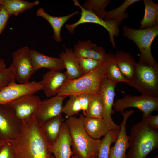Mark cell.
<instances>
[{
    "mask_svg": "<svg viewBox=\"0 0 158 158\" xmlns=\"http://www.w3.org/2000/svg\"><path fill=\"white\" fill-rule=\"evenodd\" d=\"M7 142L13 148L15 158H55L35 116L21 122L19 133Z\"/></svg>",
    "mask_w": 158,
    "mask_h": 158,
    "instance_id": "6da1fadb",
    "label": "cell"
},
{
    "mask_svg": "<svg viewBox=\"0 0 158 158\" xmlns=\"http://www.w3.org/2000/svg\"><path fill=\"white\" fill-rule=\"evenodd\" d=\"M84 116L83 114L78 117L74 116L66 121L72 139L73 155L78 158L97 157L101 140L93 138L87 133L83 122Z\"/></svg>",
    "mask_w": 158,
    "mask_h": 158,
    "instance_id": "7a4b0ae2",
    "label": "cell"
},
{
    "mask_svg": "<svg viewBox=\"0 0 158 158\" xmlns=\"http://www.w3.org/2000/svg\"><path fill=\"white\" fill-rule=\"evenodd\" d=\"M129 150L127 158H146L158 148V131L150 128L145 118L134 125L130 130Z\"/></svg>",
    "mask_w": 158,
    "mask_h": 158,
    "instance_id": "3957f363",
    "label": "cell"
},
{
    "mask_svg": "<svg viewBox=\"0 0 158 158\" xmlns=\"http://www.w3.org/2000/svg\"><path fill=\"white\" fill-rule=\"evenodd\" d=\"M105 63L103 61L97 69L76 79L69 80L57 95L66 96L82 93L90 95L100 93V86L102 80L106 77Z\"/></svg>",
    "mask_w": 158,
    "mask_h": 158,
    "instance_id": "277c9868",
    "label": "cell"
},
{
    "mask_svg": "<svg viewBox=\"0 0 158 158\" xmlns=\"http://www.w3.org/2000/svg\"><path fill=\"white\" fill-rule=\"evenodd\" d=\"M124 36L133 40L140 52L139 62L154 67H158L151 52L152 44L158 35V25L152 27L136 29L126 26L123 27Z\"/></svg>",
    "mask_w": 158,
    "mask_h": 158,
    "instance_id": "5b68a950",
    "label": "cell"
},
{
    "mask_svg": "<svg viewBox=\"0 0 158 158\" xmlns=\"http://www.w3.org/2000/svg\"><path fill=\"white\" fill-rule=\"evenodd\" d=\"M127 84L142 94L158 98V67L136 62L134 75Z\"/></svg>",
    "mask_w": 158,
    "mask_h": 158,
    "instance_id": "8992f818",
    "label": "cell"
},
{
    "mask_svg": "<svg viewBox=\"0 0 158 158\" xmlns=\"http://www.w3.org/2000/svg\"><path fill=\"white\" fill-rule=\"evenodd\" d=\"M114 110L123 113L125 109L130 107L137 108L143 113L142 117L147 116L158 109V98L142 95L139 96L126 95L116 99L113 105Z\"/></svg>",
    "mask_w": 158,
    "mask_h": 158,
    "instance_id": "52a82bcc",
    "label": "cell"
},
{
    "mask_svg": "<svg viewBox=\"0 0 158 158\" xmlns=\"http://www.w3.org/2000/svg\"><path fill=\"white\" fill-rule=\"evenodd\" d=\"M74 4L78 6L81 9V15L80 19L75 23L72 24H66V27L69 33L73 34L75 29L78 25L85 23H92L97 24L104 27L107 31L109 35L110 41L114 48L116 44L114 36L117 37L119 34V26L109 21L104 20L99 18L92 11L84 8L77 0H73Z\"/></svg>",
    "mask_w": 158,
    "mask_h": 158,
    "instance_id": "ba28073f",
    "label": "cell"
},
{
    "mask_svg": "<svg viewBox=\"0 0 158 158\" xmlns=\"http://www.w3.org/2000/svg\"><path fill=\"white\" fill-rule=\"evenodd\" d=\"M30 49L27 46L21 47L12 54L11 64L15 70V80L19 83L29 82L31 76L35 72L31 59Z\"/></svg>",
    "mask_w": 158,
    "mask_h": 158,
    "instance_id": "9c48e42d",
    "label": "cell"
},
{
    "mask_svg": "<svg viewBox=\"0 0 158 158\" xmlns=\"http://www.w3.org/2000/svg\"><path fill=\"white\" fill-rule=\"evenodd\" d=\"M21 122L8 104H0V140L8 142L18 134Z\"/></svg>",
    "mask_w": 158,
    "mask_h": 158,
    "instance_id": "30bf717a",
    "label": "cell"
},
{
    "mask_svg": "<svg viewBox=\"0 0 158 158\" xmlns=\"http://www.w3.org/2000/svg\"><path fill=\"white\" fill-rule=\"evenodd\" d=\"M41 90L40 81H29L24 84L13 82L0 91V104H8L22 96L34 94Z\"/></svg>",
    "mask_w": 158,
    "mask_h": 158,
    "instance_id": "8fae6325",
    "label": "cell"
},
{
    "mask_svg": "<svg viewBox=\"0 0 158 158\" xmlns=\"http://www.w3.org/2000/svg\"><path fill=\"white\" fill-rule=\"evenodd\" d=\"M41 101L34 94L22 96L8 103L15 116L21 122L35 116L38 106Z\"/></svg>",
    "mask_w": 158,
    "mask_h": 158,
    "instance_id": "7c38bea8",
    "label": "cell"
},
{
    "mask_svg": "<svg viewBox=\"0 0 158 158\" xmlns=\"http://www.w3.org/2000/svg\"><path fill=\"white\" fill-rule=\"evenodd\" d=\"M67 96L56 95L41 100L37 107L35 118L40 125L49 120L61 114L63 102Z\"/></svg>",
    "mask_w": 158,
    "mask_h": 158,
    "instance_id": "4fadbf2b",
    "label": "cell"
},
{
    "mask_svg": "<svg viewBox=\"0 0 158 158\" xmlns=\"http://www.w3.org/2000/svg\"><path fill=\"white\" fill-rule=\"evenodd\" d=\"M116 84L105 77L102 81L100 86V92L102 97L104 107L102 118L113 127V129L120 128V126L115 123L111 117V115L114 112L112 107L116 95Z\"/></svg>",
    "mask_w": 158,
    "mask_h": 158,
    "instance_id": "5bb4252c",
    "label": "cell"
},
{
    "mask_svg": "<svg viewBox=\"0 0 158 158\" xmlns=\"http://www.w3.org/2000/svg\"><path fill=\"white\" fill-rule=\"evenodd\" d=\"M134 112L131 110L122 113L123 119L120 124L119 133L114 145L110 148L109 158H127L126 152L130 147V137L126 134V126L127 119Z\"/></svg>",
    "mask_w": 158,
    "mask_h": 158,
    "instance_id": "9a60e30c",
    "label": "cell"
},
{
    "mask_svg": "<svg viewBox=\"0 0 158 158\" xmlns=\"http://www.w3.org/2000/svg\"><path fill=\"white\" fill-rule=\"evenodd\" d=\"M72 145V139L67 124L64 122L58 137L50 146V150L55 158H71L73 155Z\"/></svg>",
    "mask_w": 158,
    "mask_h": 158,
    "instance_id": "2e32d148",
    "label": "cell"
},
{
    "mask_svg": "<svg viewBox=\"0 0 158 158\" xmlns=\"http://www.w3.org/2000/svg\"><path fill=\"white\" fill-rule=\"evenodd\" d=\"M68 80L65 73L50 71L44 74L40 81L42 90L48 97L55 96Z\"/></svg>",
    "mask_w": 158,
    "mask_h": 158,
    "instance_id": "e0dca14e",
    "label": "cell"
},
{
    "mask_svg": "<svg viewBox=\"0 0 158 158\" xmlns=\"http://www.w3.org/2000/svg\"><path fill=\"white\" fill-rule=\"evenodd\" d=\"M73 51L77 58H84L104 61L107 55L105 50L90 40L78 41L74 45Z\"/></svg>",
    "mask_w": 158,
    "mask_h": 158,
    "instance_id": "ac0fdd59",
    "label": "cell"
},
{
    "mask_svg": "<svg viewBox=\"0 0 158 158\" xmlns=\"http://www.w3.org/2000/svg\"><path fill=\"white\" fill-rule=\"evenodd\" d=\"M30 54L35 71L43 68L50 71H60L65 68L63 62L59 57L49 56L34 49L30 50Z\"/></svg>",
    "mask_w": 158,
    "mask_h": 158,
    "instance_id": "d6986e66",
    "label": "cell"
},
{
    "mask_svg": "<svg viewBox=\"0 0 158 158\" xmlns=\"http://www.w3.org/2000/svg\"><path fill=\"white\" fill-rule=\"evenodd\" d=\"M84 127L89 135L93 138L100 139L112 129L113 127L102 118L85 116L83 118Z\"/></svg>",
    "mask_w": 158,
    "mask_h": 158,
    "instance_id": "ffe728a7",
    "label": "cell"
},
{
    "mask_svg": "<svg viewBox=\"0 0 158 158\" xmlns=\"http://www.w3.org/2000/svg\"><path fill=\"white\" fill-rule=\"evenodd\" d=\"M59 57L63 62L65 68L66 69L64 73L69 80L76 79L83 75L77 58L72 49L66 48L65 51L61 52Z\"/></svg>",
    "mask_w": 158,
    "mask_h": 158,
    "instance_id": "44dd1931",
    "label": "cell"
},
{
    "mask_svg": "<svg viewBox=\"0 0 158 158\" xmlns=\"http://www.w3.org/2000/svg\"><path fill=\"white\" fill-rule=\"evenodd\" d=\"M78 13H80L78 11H77L65 16H54L47 13L42 8L38 9L36 12L37 16L44 18L50 23L54 32L53 37L58 42L62 41L61 32V28L64 24L73 16Z\"/></svg>",
    "mask_w": 158,
    "mask_h": 158,
    "instance_id": "7402d4cb",
    "label": "cell"
},
{
    "mask_svg": "<svg viewBox=\"0 0 158 158\" xmlns=\"http://www.w3.org/2000/svg\"><path fill=\"white\" fill-rule=\"evenodd\" d=\"M114 59L121 74L129 81L133 78L135 71L136 63L129 53L117 51Z\"/></svg>",
    "mask_w": 158,
    "mask_h": 158,
    "instance_id": "603a6c76",
    "label": "cell"
},
{
    "mask_svg": "<svg viewBox=\"0 0 158 158\" xmlns=\"http://www.w3.org/2000/svg\"><path fill=\"white\" fill-rule=\"evenodd\" d=\"M64 120L61 114L49 120L40 125L42 130L50 145L58 137Z\"/></svg>",
    "mask_w": 158,
    "mask_h": 158,
    "instance_id": "cb8c5ba5",
    "label": "cell"
},
{
    "mask_svg": "<svg viewBox=\"0 0 158 158\" xmlns=\"http://www.w3.org/2000/svg\"><path fill=\"white\" fill-rule=\"evenodd\" d=\"M39 4V1L37 0L32 2L23 0H0V4L4 6L10 16H18Z\"/></svg>",
    "mask_w": 158,
    "mask_h": 158,
    "instance_id": "d4e9b609",
    "label": "cell"
},
{
    "mask_svg": "<svg viewBox=\"0 0 158 158\" xmlns=\"http://www.w3.org/2000/svg\"><path fill=\"white\" fill-rule=\"evenodd\" d=\"M145 13L139 29L151 28L158 25V4L151 0H144Z\"/></svg>",
    "mask_w": 158,
    "mask_h": 158,
    "instance_id": "484cf974",
    "label": "cell"
},
{
    "mask_svg": "<svg viewBox=\"0 0 158 158\" xmlns=\"http://www.w3.org/2000/svg\"><path fill=\"white\" fill-rule=\"evenodd\" d=\"M105 63L106 73V77L116 84L119 82L127 83L129 80L121 74L114 59V54L112 53L107 54L104 61Z\"/></svg>",
    "mask_w": 158,
    "mask_h": 158,
    "instance_id": "4316f807",
    "label": "cell"
},
{
    "mask_svg": "<svg viewBox=\"0 0 158 158\" xmlns=\"http://www.w3.org/2000/svg\"><path fill=\"white\" fill-rule=\"evenodd\" d=\"M140 0H126L119 7L110 11H107L104 20L112 22L118 26L122 21L127 18L128 14L125 11L130 5Z\"/></svg>",
    "mask_w": 158,
    "mask_h": 158,
    "instance_id": "83f0119b",
    "label": "cell"
},
{
    "mask_svg": "<svg viewBox=\"0 0 158 158\" xmlns=\"http://www.w3.org/2000/svg\"><path fill=\"white\" fill-rule=\"evenodd\" d=\"M104 110L103 101L100 92L91 95L87 114L85 116L102 118Z\"/></svg>",
    "mask_w": 158,
    "mask_h": 158,
    "instance_id": "f1b7e54d",
    "label": "cell"
},
{
    "mask_svg": "<svg viewBox=\"0 0 158 158\" xmlns=\"http://www.w3.org/2000/svg\"><path fill=\"white\" fill-rule=\"evenodd\" d=\"M120 129L112 130L101 140L97 158H109L111 145L112 143L115 142L117 139Z\"/></svg>",
    "mask_w": 158,
    "mask_h": 158,
    "instance_id": "f546056e",
    "label": "cell"
},
{
    "mask_svg": "<svg viewBox=\"0 0 158 158\" xmlns=\"http://www.w3.org/2000/svg\"><path fill=\"white\" fill-rule=\"evenodd\" d=\"M110 2V0H88L81 6L84 8L92 11L104 20L107 12L106 8Z\"/></svg>",
    "mask_w": 158,
    "mask_h": 158,
    "instance_id": "4dcf8cb0",
    "label": "cell"
},
{
    "mask_svg": "<svg viewBox=\"0 0 158 158\" xmlns=\"http://www.w3.org/2000/svg\"><path fill=\"white\" fill-rule=\"evenodd\" d=\"M70 96L62 110V113L65 114L67 119L75 116L82 111L77 95H73Z\"/></svg>",
    "mask_w": 158,
    "mask_h": 158,
    "instance_id": "1f68e13d",
    "label": "cell"
},
{
    "mask_svg": "<svg viewBox=\"0 0 158 158\" xmlns=\"http://www.w3.org/2000/svg\"><path fill=\"white\" fill-rule=\"evenodd\" d=\"M77 58L83 75L89 73L97 69L101 64L103 61L90 58Z\"/></svg>",
    "mask_w": 158,
    "mask_h": 158,
    "instance_id": "d6a6232c",
    "label": "cell"
},
{
    "mask_svg": "<svg viewBox=\"0 0 158 158\" xmlns=\"http://www.w3.org/2000/svg\"><path fill=\"white\" fill-rule=\"evenodd\" d=\"M15 80L14 69L11 65L9 68L0 73V91Z\"/></svg>",
    "mask_w": 158,
    "mask_h": 158,
    "instance_id": "836d02e7",
    "label": "cell"
},
{
    "mask_svg": "<svg viewBox=\"0 0 158 158\" xmlns=\"http://www.w3.org/2000/svg\"><path fill=\"white\" fill-rule=\"evenodd\" d=\"M0 158H15L14 150L9 142H6L0 147Z\"/></svg>",
    "mask_w": 158,
    "mask_h": 158,
    "instance_id": "e575fe53",
    "label": "cell"
},
{
    "mask_svg": "<svg viewBox=\"0 0 158 158\" xmlns=\"http://www.w3.org/2000/svg\"><path fill=\"white\" fill-rule=\"evenodd\" d=\"M83 114L86 116L90 101L91 95L82 93L77 95Z\"/></svg>",
    "mask_w": 158,
    "mask_h": 158,
    "instance_id": "d590c367",
    "label": "cell"
},
{
    "mask_svg": "<svg viewBox=\"0 0 158 158\" xmlns=\"http://www.w3.org/2000/svg\"><path fill=\"white\" fill-rule=\"evenodd\" d=\"M10 17L4 6L0 4V35L6 26Z\"/></svg>",
    "mask_w": 158,
    "mask_h": 158,
    "instance_id": "8d00e7d4",
    "label": "cell"
},
{
    "mask_svg": "<svg viewBox=\"0 0 158 158\" xmlns=\"http://www.w3.org/2000/svg\"><path fill=\"white\" fill-rule=\"evenodd\" d=\"M145 118L146 123L151 128L157 130L158 128V115H152L151 114L145 117H142Z\"/></svg>",
    "mask_w": 158,
    "mask_h": 158,
    "instance_id": "74e56055",
    "label": "cell"
},
{
    "mask_svg": "<svg viewBox=\"0 0 158 158\" xmlns=\"http://www.w3.org/2000/svg\"><path fill=\"white\" fill-rule=\"evenodd\" d=\"M6 68V65L4 60L3 59H0V73Z\"/></svg>",
    "mask_w": 158,
    "mask_h": 158,
    "instance_id": "f35d334b",
    "label": "cell"
},
{
    "mask_svg": "<svg viewBox=\"0 0 158 158\" xmlns=\"http://www.w3.org/2000/svg\"><path fill=\"white\" fill-rule=\"evenodd\" d=\"M71 158H78L77 157L73 155L71 157ZM90 158H97V156H93Z\"/></svg>",
    "mask_w": 158,
    "mask_h": 158,
    "instance_id": "ab89813d",
    "label": "cell"
},
{
    "mask_svg": "<svg viewBox=\"0 0 158 158\" xmlns=\"http://www.w3.org/2000/svg\"><path fill=\"white\" fill-rule=\"evenodd\" d=\"M6 142L0 140V147L3 145Z\"/></svg>",
    "mask_w": 158,
    "mask_h": 158,
    "instance_id": "60d3db41",
    "label": "cell"
},
{
    "mask_svg": "<svg viewBox=\"0 0 158 158\" xmlns=\"http://www.w3.org/2000/svg\"><path fill=\"white\" fill-rule=\"evenodd\" d=\"M153 158H158V155H157Z\"/></svg>",
    "mask_w": 158,
    "mask_h": 158,
    "instance_id": "b9f144b4",
    "label": "cell"
}]
</instances>
